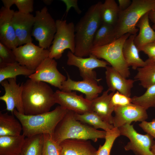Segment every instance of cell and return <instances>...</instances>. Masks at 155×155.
Returning <instances> with one entry per match:
<instances>
[{"instance_id":"cell-1","label":"cell","mask_w":155,"mask_h":155,"mask_svg":"<svg viewBox=\"0 0 155 155\" xmlns=\"http://www.w3.org/2000/svg\"><path fill=\"white\" fill-rule=\"evenodd\" d=\"M54 94L46 83L30 79L23 82L22 98L24 114L35 115L50 111L56 103Z\"/></svg>"},{"instance_id":"cell-2","label":"cell","mask_w":155,"mask_h":155,"mask_svg":"<svg viewBox=\"0 0 155 155\" xmlns=\"http://www.w3.org/2000/svg\"><path fill=\"white\" fill-rule=\"evenodd\" d=\"M102 2L91 5L75 26L74 54L81 57L89 56L94 37L102 24L100 8Z\"/></svg>"},{"instance_id":"cell-3","label":"cell","mask_w":155,"mask_h":155,"mask_svg":"<svg viewBox=\"0 0 155 155\" xmlns=\"http://www.w3.org/2000/svg\"><path fill=\"white\" fill-rule=\"evenodd\" d=\"M68 110L60 106L53 110L35 115H26L18 112L16 109L13 114L20 122L22 134L26 137L39 134L53 135L57 126Z\"/></svg>"},{"instance_id":"cell-4","label":"cell","mask_w":155,"mask_h":155,"mask_svg":"<svg viewBox=\"0 0 155 155\" xmlns=\"http://www.w3.org/2000/svg\"><path fill=\"white\" fill-rule=\"evenodd\" d=\"M75 112L68 110L58 123L52 135L54 140L60 144L68 139L91 140L96 142L99 139H105L106 132L96 129L77 120Z\"/></svg>"},{"instance_id":"cell-5","label":"cell","mask_w":155,"mask_h":155,"mask_svg":"<svg viewBox=\"0 0 155 155\" xmlns=\"http://www.w3.org/2000/svg\"><path fill=\"white\" fill-rule=\"evenodd\" d=\"M151 11H155V0H133L130 6L120 12L114 26L117 39L129 33L137 34L136 25L140 19Z\"/></svg>"},{"instance_id":"cell-6","label":"cell","mask_w":155,"mask_h":155,"mask_svg":"<svg viewBox=\"0 0 155 155\" xmlns=\"http://www.w3.org/2000/svg\"><path fill=\"white\" fill-rule=\"evenodd\" d=\"M131 35L126 34L109 44L93 47L90 54L98 59L106 60L123 76L127 78L130 73L123 56V49L125 41Z\"/></svg>"},{"instance_id":"cell-7","label":"cell","mask_w":155,"mask_h":155,"mask_svg":"<svg viewBox=\"0 0 155 155\" xmlns=\"http://www.w3.org/2000/svg\"><path fill=\"white\" fill-rule=\"evenodd\" d=\"M56 31L51 46L49 49V57L60 59L66 49L74 53L75 49V26L73 23H67L66 20H56Z\"/></svg>"},{"instance_id":"cell-8","label":"cell","mask_w":155,"mask_h":155,"mask_svg":"<svg viewBox=\"0 0 155 155\" xmlns=\"http://www.w3.org/2000/svg\"><path fill=\"white\" fill-rule=\"evenodd\" d=\"M56 31L55 21L46 7L36 11L32 36L38 42L39 46L49 49L52 44Z\"/></svg>"},{"instance_id":"cell-9","label":"cell","mask_w":155,"mask_h":155,"mask_svg":"<svg viewBox=\"0 0 155 155\" xmlns=\"http://www.w3.org/2000/svg\"><path fill=\"white\" fill-rule=\"evenodd\" d=\"M118 128L121 135L129 140L124 147L125 150H132L136 155H155L151 151V148L155 142L150 135L139 133L133 125L130 124H126Z\"/></svg>"},{"instance_id":"cell-10","label":"cell","mask_w":155,"mask_h":155,"mask_svg":"<svg viewBox=\"0 0 155 155\" xmlns=\"http://www.w3.org/2000/svg\"><path fill=\"white\" fill-rule=\"evenodd\" d=\"M12 50L16 62L35 71L44 60L49 57V49L36 45L32 42L19 46Z\"/></svg>"},{"instance_id":"cell-11","label":"cell","mask_w":155,"mask_h":155,"mask_svg":"<svg viewBox=\"0 0 155 155\" xmlns=\"http://www.w3.org/2000/svg\"><path fill=\"white\" fill-rule=\"evenodd\" d=\"M28 77L34 81L48 83L60 90L63 83L66 80L65 76L58 70L55 59L49 57L44 60L35 72Z\"/></svg>"},{"instance_id":"cell-12","label":"cell","mask_w":155,"mask_h":155,"mask_svg":"<svg viewBox=\"0 0 155 155\" xmlns=\"http://www.w3.org/2000/svg\"><path fill=\"white\" fill-rule=\"evenodd\" d=\"M87 58L78 57L69 51L67 54V64L69 65L78 67L83 80L99 81L100 80L97 79L96 73L93 69L98 67L105 68L109 63L106 61L100 60L91 54Z\"/></svg>"},{"instance_id":"cell-13","label":"cell","mask_w":155,"mask_h":155,"mask_svg":"<svg viewBox=\"0 0 155 155\" xmlns=\"http://www.w3.org/2000/svg\"><path fill=\"white\" fill-rule=\"evenodd\" d=\"M54 96L56 103L68 110L80 114L92 111L91 101L84 98L82 94L78 95L75 91L58 90L54 92Z\"/></svg>"},{"instance_id":"cell-14","label":"cell","mask_w":155,"mask_h":155,"mask_svg":"<svg viewBox=\"0 0 155 155\" xmlns=\"http://www.w3.org/2000/svg\"><path fill=\"white\" fill-rule=\"evenodd\" d=\"M16 78L8 79L0 83L5 93L0 97V100L5 102L6 110L12 115L15 108L20 113L24 114L22 98L23 82L21 85L17 84Z\"/></svg>"},{"instance_id":"cell-15","label":"cell","mask_w":155,"mask_h":155,"mask_svg":"<svg viewBox=\"0 0 155 155\" xmlns=\"http://www.w3.org/2000/svg\"><path fill=\"white\" fill-rule=\"evenodd\" d=\"M146 111L141 106L132 103L124 106H115L113 125L114 127L119 128L126 124H131L133 121H146L148 118Z\"/></svg>"},{"instance_id":"cell-16","label":"cell","mask_w":155,"mask_h":155,"mask_svg":"<svg viewBox=\"0 0 155 155\" xmlns=\"http://www.w3.org/2000/svg\"><path fill=\"white\" fill-rule=\"evenodd\" d=\"M34 16L18 11L15 12L12 22L19 46L32 42V32Z\"/></svg>"},{"instance_id":"cell-17","label":"cell","mask_w":155,"mask_h":155,"mask_svg":"<svg viewBox=\"0 0 155 155\" xmlns=\"http://www.w3.org/2000/svg\"><path fill=\"white\" fill-rule=\"evenodd\" d=\"M67 79L62 83L61 90L64 92L78 91L84 94L85 98L91 101L98 96L103 90L95 80H83L81 81L72 80L67 73Z\"/></svg>"},{"instance_id":"cell-18","label":"cell","mask_w":155,"mask_h":155,"mask_svg":"<svg viewBox=\"0 0 155 155\" xmlns=\"http://www.w3.org/2000/svg\"><path fill=\"white\" fill-rule=\"evenodd\" d=\"M15 12L4 6L0 10V42L12 50L19 46L12 22Z\"/></svg>"},{"instance_id":"cell-19","label":"cell","mask_w":155,"mask_h":155,"mask_svg":"<svg viewBox=\"0 0 155 155\" xmlns=\"http://www.w3.org/2000/svg\"><path fill=\"white\" fill-rule=\"evenodd\" d=\"M105 68V78L108 90L113 92L117 91L130 97L131 90L135 80L124 77L112 67L107 66Z\"/></svg>"},{"instance_id":"cell-20","label":"cell","mask_w":155,"mask_h":155,"mask_svg":"<svg viewBox=\"0 0 155 155\" xmlns=\"http://www.w3.org/2000/svg\"><path fill=\"white\" fill-rule=\"evenodd\" d=\"M108 89L104 91L102 95L91 101L92 111L96 113L103 121L113 125V117L112 113L115 107L111 103L112 96L115 92L108 93Z\"/></svg>"},{"instance_id":"cell-21","label":"cell","mask_w":155,"mask_h":155,"mask_svg":"<svg viewBox=\"0 0 155 155\" xmlns=\"http://www.w3.org/2000/svg\"><path fill=\"white\" fill-rule=\"evenodd\" d=\"M60 144L62 155H97V150L89 140L68 139Z\"/></svg>"},{"instance_id":"cell-22","label":"cell","mask_w":155,"mask_h":155,"mask_svg":"<svg viewBox=\"0 0 155 155\" xmlns=\"http://www.w3.org/2000/svg\"><path fill=\"white\" fill-rule=\"evenodd\" d=\"M149 12L144 15L136 25L139 31L134 38V43L139 52L144 46L155 41V31L150 25Z\"/></svg>"},{"instance_id":"cell-23","label":"cell","mask_w":155,"mask_h":155,"mask_svg":"<svg viewBox=\"0 0 155 155\" xmlns=\"http://www.w3.org/2000/svg\"><path fill=\"white\" fill-rule=\"evenodd\" d=\"M136 35L131 34L129 36L125 41L123 49V56L127 65L134 70L143 67L146 64L145 61L140 57L139 52L134 43Z\"/></svg>"},{"instance_id":"cell-24","label":"cell","mask_w":155,"mask_h":155,"mask_svg":"<svg viewBox=\"0 0 155 155\" xmlns=\"http://www.w3.org/2000/svg\"><path fill=\"white\" fill-rule=\"evenodd\" d=\"M23 134L0 136V155H19L25 142Z\"/></svg>"},{"instance_id":"cell-25","label":"cell","mask_w":155,"mask_h":155,"mask_svg":"<svg viewBox=\"0 0 155 155\" xmlns=\"http://www.w3.org/2000/svg\"><path fill=\"white\" fill-rule=\"evenodd\" d=\"M22 131V125L13 115L0 113V136H18Z\"/></svg>"},{"instance_id":"cell-26","label":"cell","mask_w":155,"mask_h":155,"mask_svg":"<svg viewBox=\"0 0 155 155\" xmlns=\"http://www.w3.org/2000/svg\"><path fill=\"white\" fill-rule=\"evenodd\" d=\"M35 72L17 62L10 64L0 63V83L8 79L17 78L19 75L28 77Z\"/></svg>"},{"instance_id":"cell-27","label":"cell","mask_w":155,"mask_h":155,"mask_svg":"<svg viewBox=\"0 0 155 155\" xmlns=\"http://www.w3.org/2000/svg\"><path fill=\"white\" fill-rule=\"evenodd\" d=\"M120 12L118 5L115 0H105L102 3L100 8L102 23L114 27L117 22Z\"/></svg>"},{"instance_id":"cell-28","label":"cell","mask_w":155,"mask_h":155,"mask_svg":"<svg viewBox=\"0 0 155 155\" xmlns=\"http://www.w3.org/2000/svg\"><path fill=\"white\" fill-rule=\"evenodd\" d=\"M144 66L137 69L134 80L140 82V84L147 89L155 84V63L148 58L145 61Z\"/></svg>"},{"instance_id":"cell-29","label":"cell","mask_w":155,"mask_h":155,"mask_svg":"<svg viewBox=\"0 0 155 155\" xmlns=\"http://www.w3.org/2000/svg\"><path fill=\"white\" fill-rule=\"evenodd\" d=\"M116 39L114 27L102 23L94 37L93 47L106 45Z\"/></svg>"},{"instance_id":"cell-30","label":"cell","mask_w":155,"mask_h":155,"mask_svg":"<svg viewBox=\"0 0 155 155\" xmlns=\"http://www.w3.org/2000/svg\"><path fill=\"white\" fill-rule=\"evenodd\" d=\"M75 117L77 120L92 126L96 129H101L106 132L114 127L113 124L103 121L96 113L93 111L82 114L75 113Z\"/></svg>"},{"instance_id":"cell-31","label":"cell","mask_w":155,"mask_h":155,"mask_svg":"<svg viewBox=\"0 0 155 155\" xmlns=\"http://www.w3.org/2000/svg\"><path fill=\"white\" fill-rule=\"evenodd\" d=\"M43 139V134L26 137L21 155H41Z\"/></svg>"},{"instance_id":"cell-32","label":"cell","mask_w":155,"mask_h":155,"mask_svg":"<svg viewBox=\"0 0 155 155\" xmlns=\"http://www.w3.org/2000/svg\"><path fill=\"white\" fill-rule=\"evenodd\" d=\"M131 99L132 103L138 105L146 110L151 107L155 108V84L147 88L142 95L134 96Z\"/></svg>"},{"instance_id":"cell-33","label":"cell","mask_w":155,"mask_h":155,"mask_svg":"<svg viewBox=\"0 0 155 155\" xmlns=\"http://www.w3.org/2000/svg\"><path fill=\"white\" fill-rule=\"evenodd\" d=\"M120 135L118 128L114 127L106 131L104 143L102 146H99L97 150V155H111L110 152L114 142Z\"/></svg>"},{"instance_id":"cell-34","label":"cell","mask_w":155,"mask_h":155,"mask_svg":"<svg viewBox=\"0 0 155 155\" xmlns=\"http://www.w3.org/2000/svg\"><path fill=\"white\" fill-rule=\"evenodd\" d=\"M41 155H62L60 144L53 139L51 135L44 134Z\"/></svg>"},{"instance_id":"cell-35","label":"cell","mask_w":155,"mask_h":155,"mask_svg":"<svg viewBox=\"0 0 155 155\" xmlns=\"http://www.w3.org/2000/svg\"><path fill=\"white\" fill-rule=\"evenodd\" d=\"M16 62L12 50L0 42V63L10 64Z\"/></svg>"},{"instance_id":"cell-36","label":"cell","mask_w":155,"mask_h":155,"mask_svg":"<svg viewBox=\"0 0 155 155\" xmlns=\"http://www.w3.org/2000/svg\"><path fill=\"white\" fill-rule=\"evenodd\" d=\"M13 5L17 7L19 12L25 14L31 13L34 10L33 0H12Z\"/></svg>"},{"instance_id":"cell-37","label":"cell","mask_w":155,"mask_h":155,"mask_svg":"<svg viewBox=\"0 0 155 155\" xmlns=\"http://www.w3.org/2000/svg\"><path fill=\"white\" fill-rule=\"evenodd\" d=\"M111 103L114 107L116 106H124L131 103V99L130 97L116 91L112 96Z\"/></svg>"},{"instance_id":"cell-38","label":"cell","mask_w":155,"mask_h":155,"mask_svg":"<svg viewBox=\"0 0 155 155\" xmlns=\"http://www.w3.org/2000/svg\"><path fill=\"white\" fill-rule=\"evenodd\" d=\"M140 127L147 133L150 135L155 139V118L150 122L146 121L141 122Z\"/></svg>"},{"instance_id":"cell-39","label":"cell","mask_w":155,"mask_h":155,"mask_svg":"<svg viewBox=\"0 0 155 155\" xmlns=\"http://www.w3.org/2000/svg\"><path fill=\"white\" fill-rule=\"evenodd\" d=\"M147 55L149 58L155 57V41L146 45L140 50Z\"/></svg>"},{"instance_id":"cell-40","label":"cell","mask_w":155,"mask_h":155,"mask_svg":"<svg viewBox=\"0 0 155 155\" xmlns=\"http://www.w3.org/2000/svg\"><path fill=\"white\" fill-rule=\"evenodd\" d=\"M118 6L120 12L126 9L130 5L132 1L130 0H118Z\"/></svg>"},{"instance_id":"cell-41","label":"cell","mask_w":155,"mask_h":155,"mask_svg":"<svg viewBox=\"0 0 155 155\" xmlns=\"http://www.w3.org/2000/svg\"><path fill=\"white\" fill-rule=\"evenodd\" d=\"M149 20L153 23L152 26V29L155 31V11H151L149 12Z\"/></svg>"},{"instance_id":"cell-42","label":"cell","mask_w":155,"mask_h":155,"mask_svg":"<svg viewBox=\"0 0 155 155\" xmlns=\"http://www.w3.org/2000/svg\"><path fill=\"white\" fill-rule=\"evenodd\" d=\"M43 2L46 5H49L52 2V0H43Z\"/></svg>"},{"instance_id":"cell-43","label":"cell","mask_w":155,"mask_h":155,"mask_svg":"<svg viewBox=\"0 0 155 155\" xmlns=\"http://www.w3.org/2000/svg\"><path fill=\"white\" fill-rule=\"evenodd\" d=\"M151 151L155 155V144L152 147Z\"/></svg>"},{"instance_id":"cell-44","label":"cell","mask_w":155,"mask_h":155,"mask_svg":"<svg viewBox=\"0 0 155 155\" xmlns=\"http://www.w3.org/2000/svg\"><path fill=\"white\" fill-rule=\"evenodd\" d=\"M148 59H149L152 61L153 62L155 63V57L153 58H148Z\"/></svg>"},{"instance_id":"cell-45","label":"cell","mask_w":155,"mask_h":155,"mask_svg":"<svg viewBox=\"0 0 155 155\" xmlns=\"http://www.w3.org/2000/svg\"><path fill=\"white\" fill-rule=\"evenodd\" d=\"M19 155H21V154H19Z\"/></svg>"}]
</instances>
